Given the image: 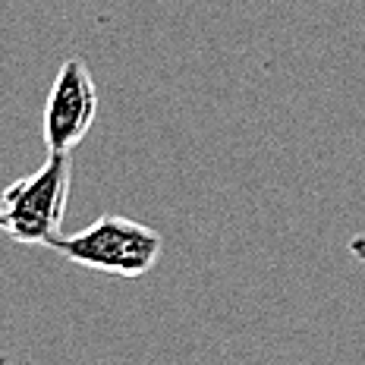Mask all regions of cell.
<instances>
[{
	"mask_svg": "<svg viewBox=\"0 0 365 365\" xmlns=\"http://www.w3.org/2000/svg\"><path fill=\"white\" fill-rule=\"evenodd\" d=\"M349 252L359 258V262H365V233H359V237L349 240Z\"/></svg>",
	"mask_w": 365,
	"mask_h": 365,
	"instance_id": "cell-4",
	"label": "cell"
},
{
	"mask_svg": "<svg viewBox=\"0 0 365 365\" xmlns=\"http://www.w3.org/2000/svg\"><path fill=\"white\" fill-rule=\"evenodd\" d=\"M98 117V88L86 60L70 57L60 63L44 101L41 135L48 151H73L82 145Z\"/></svg>",
	"mask_w": 365,
	"mask_h": 365,
	"instance_id": "cell-3",
	"label": "cell"
},
{
	"mask_svg": "<svg viewBox=\"0 0 365 365\" xmlns=\"http://www.w3.org/2000/svg\"><path fill=\"white\" fill-rule=\"evenodd\" d=\"M48 246L79 268L117 274V277H142L158 264L164 240L158 230L133 217L101 215L86 230L73 233V237L60 233Z\"/></svg>",
	"mask_w": 365,
	"mask_h": 365,
	"instance_id": "cell-1",
	"label": "cell"
},
{
	"mask_svg": "<svg viewBox=\"0 0 365 365\" xmlns=\"http://www.w3.org/2000/svg\"><path fill=\"white\" fill-rule=\"evenodd\" d=\"M6 227V215H4V199H0V230Z\"/></svg>",
	"mask_w": 365,
	"mask_h": 365,
	"instance_id": "cell-5",
	"label": "cell"
},
{
	"mask_svg": "<svg viewBox=\"0 0 365 365\" xmlns=\"http://www.w3.org/2000/svg\"><path fill=\"white\" fill-rule=\"evenodd\" d=\"M0 362H4V356H0Z\"/></svg>",
	"mask_w": 365,
	"mask_h": 365,
	"instance_id": "cell-6",
	"label": "cell"
},
{
	"mask_svg": "<svg viewBox=\"0 0 365 365\" xmlns=\"http://www.w3.org/2000/svg\"><path fill=\"white\" fill-rule=\"evenodd\" d=\"M70 151H48V161L35 173L10 182L6 192L0 195L6 215L4 230L26 246H48L54 237H60V224L70 205Z\"/></svg>",
	"mask_w": 365,
	"mask_h": 365,
	"instance_id": "cell-2",
	"label": "cell"
}]
</instances>
